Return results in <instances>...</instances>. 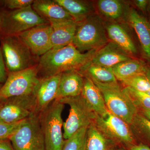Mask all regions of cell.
<instances>
[{
	"mask_svg": "<svg viewBox=\"0 0 150 150\" xmlns=\"http://www.w3.org/2000/svg\"><path fill=\"white\" fill-rule=\"evenodd\" d=\"M39 80L37 65L8 73L6 80L0 89V101L13 97L32 94Z\"/></svg>",
	"mask_w": 150,
	"mask_h": 150,
	"instance_id": "obj_8",
	"label": "cell"
},
{
	"mask_svg": "<svg viewBox=\"0 0 150 150\" xmlns=\"http://www.w3.org/2000/svg\"><path fill=\"white\" fill-rule=\"evenodd\" d=\"M63 7L77 23L86 19L96 13L93 6L79 0H54Z\"/></svg>",
	"mask_w": 150,
	"mask_h": 150,
	"instance_id": "obj_24",
	"label": "cell"
},
{
	"mask_svg": "<svg viewBox=\"0 0 150 150\" xmlns=\"http://www.w3.org/2000/svg\"><path fill=\"white\" fill-rule=\"evenodd\" d=\"M64 104L56 99L39 114L41 130L45 141V150H62L64 140L62 129V113Z\"/></svg>",
	"mask_w": 150,
	"mask_h": 150,
	"instance_id": "obj_4",
	"label": "cell"
},
{
	"mask_svg": "<svg viewBox=\"0 0 150 150\" xmlns=\"http://www.w3.org/2000/svg\"><path fill=\"white\" fill-rule=\"evenodd\" d=\"M34 0H4L1 1V8L8 10L21 9L32 6Z\"/></svg>",
	"mask_w": 150,
	"mask_h": 150,
	"instance_id": "obj_30",
	"label": "cell"
},
{
	"mask_svg": "<svg viewBox=\"0 0 150 150\" xmlns=\"http://www.w3.org/2000/svg\"><path fill=\"white\" fill-rule=\"evenodd\" d=\"M1 101H0V106H1Z\"/></svg>",
	"mask_w": 150,
	"mask_h": 150,
	"instance_id": "obj_43",
	"label": "cell"
},
{
	"mask_svg": "<svg viewBox=\"0 0 150 150\" xmlns=\"http://www.w3.org/2000/svg\"><path fill=\"white\" fill-rule=\"evenodd\" d=\"M50 23L39 25L18 35L34 56H43L52 48Z\"/></svg>",
	"mask_w": 150,
	"mask_h": 150,
	"instance_id": "obj_14",
	"label": "cell"
},
{
	"mask_svg": "<svg viewBox=\"0 0 150 150\" xmlns=\"http://www.w3.org/2000/svg\"><path fill=\"white\" fill-rule=\"evenodd\" d=\"M146 75L150 79V65H149L147 69L146 72Z\"/></svg>",
	"mask_w": 150,
	"mask_h": 150,
	"instance_id": "obj_39",
	"label": "cell"
},
{
	"mask_svg": "<svg viewBox=\"0 0 150 150\" xmlns=\"http://www.w3.org/2000/svg\"><path fill=\"white\" fill-rule=\"evenodd\" d=\"M0 7H1V1H0Z\"/></svg>",
	"mask_w": 150,
	"mask_h": 150,
	"instance_id": "obj_44",
	"label": "cell"
},
{
	"mask_svg": "<svg viewBox=\"0 0 150 150\" xmlns=\"http://www.w3.org/2000/svg\"><path fill=\"white\" fill-rule=\"evenodd\" d=\"M51 25L52 48H63L72 43L77 23L74 19L48 21Z\"/></svg>",
	"mask_w": 150,
	"mask_h": 150,
	"instance_id": "obj_16",
	"label": "cell"
},
{
	"mask_svg": "<svg viewBox=\"0 0 150 150\" xmlns=\"http://www.w3.org/2000/svg\"><path fill=\"white\" fill-rule=\"evenodd\" d=\"M101 91L108 110L131 125L138 113V108L118 82L102 84L94 83Z\"/></svg>",
	"mask_w": 150,
	"mask_h": 150,
	"instance_id": "obj_5",
	"label": "cell"
},
{
	"mask_svg": "<svg viewBox=\"0 0 150 150\" xmlns=\"http://www.w3.org/2000/svg\"><path fill=\"white\" fill-rule=\"evenodd\" d=\"M105 136L116 144L130 146L135 143V137L129 125L108 110L104 117L96 115L93 122Z\"/></svg>",
	"mask_w": 150,
	"mask_h": 150,
	"instance_id": "obj_11",
	"label": "cell"
},
{
	"mask_svg": "<svg viewBox=\"0 0 150 150\" xmlns=\"http://www.w3.org/2000/svg\"><path fill=\"white\" fill-rule=\"evenodd\" d=\"M8 76L5 64L3 58L1 49L0 47V84H4Z\"/></svg>",
	"mask_w": 150,
	"mask_h": 150,
	"instance_id": "obj_33",
	"label": "cell"
},
{
	"mask_svg": "<svg viewBox=\"0 0 150 150\" xmlns=\"http://www.w3.org/2000/svg\"><path fill=\"white\" fill-rule=\"evenodd\" d=\"M87 127H84L67 139L64 140L62 150H86Z\"/></svg>",
	"mask_w": 150,
	"mask_h": 150,
	"instance_id": "obj_27",
	"label": "cell"
},
{
	"mask_svg": "<svg viewBox=\"0 0 150 150\" xmlns=\"http://www.w3.org/2000/svg\"><path fill=\"white\" fill-rule=\"evenodd\" d=\"M109 41L104 21L98 14L77 23L72 44L81 53L98 51Z\"/></svg>",
	"mask_w": 150,
	"mask_h": 150,
	"instance_id": "obj_2",
	"label": "cell"
},
{
	"mask_svg": "<svg viewBox=\"0 0 150 150\" xmlns=\"http://www.w3.org/2000/svg\"><path fill=\"white\" fill-rule=\"evenodd\" d=\"M149 0H135L132 2V6L137 11L142 12V15L146 16Z\"/></svg>",
	"mask_w": 150,
	"mask_h": 150,
	"instance_id": "obj_32",
	"label": "cell"
},
{
	"mask_svg": "<svg viewBox=\"0 0 150 150\" xmlns=\"http://www.w3.org/2000/svg\"><path fill=\"white\" fill-rule=\"evenodd\" d=\"M125 22L135 32L142 58L150 65V23L147 18L129 5Z\"/></svg>",
	"mask_w": 150,
	"mask_h": 150,
	"instance_id": "obj_12",
	"label": "cell"
},
{
	"mask_svg": "<svg viewBox=\"0 0 150 150\" xmlns=\"http://www.w3.org/2000/svg\"><path fill=\"white\" fill-rule=\"evenodd\" d=\"M0 150H15L9 139L0 140Z\"/></svg>",
	"mask_w": 150,
	"mask_h": 150,
	"instance_id": "obj_34",
	"label": "cell"
},
{
	"mask_svg": "<svg viewBox=\"0 0 150 150\" xmlns=\"http://www.w3.org/2000/svg\"><path fill=\"white\" fill-rule=\"evenodd\" d=\"M61 74L40 79L33 92L38 114L56 100Z\"/></svg>",
	"mask_w": 150,
	"mask_h": 150,
	"instance_id": "obj_15",
	"label": "cell"
},
{
	"mask_svg": "<svg viewBox=\"0 0 150 150\" xmlns=\"http://www.w3.org/2000/svg\"><path fill=\"white\" fill-rule=\"evenodd\" d=\"M149 64L142 59L132 58L112 68L117 81L122 82L140 74H146Z\"/></svg>",
	"mask_w": 150,
	"mask_h": 150,
	"instance_id": "obj_22",
	"label": "cell"
},
{
	"mask_svg": "<svg viewBox=\"0 0 150 150\" xmlns=\"http://www.w3.org/2000/svg\"><path fill=\"white\" fill-rule=\"evenodd\" d=\"M145 93H146L149 96H150V90L149 91L146 92Z\"/></svg>",
	"mask_w": 150,
	"mask_h": 150,
	"instance_id": "obj_41",
	"label": "cell"
},
{
	"mask_svg": "<svg viewBox=\"0 0 150 150\" xmlns=\"http://www.w3.org/2000/svg\"><path fill=\"white\" fill-rule=\"evenodd\" d=\"M133 134L143 138L150 144V121L142 113H137L130 125Z\"/></svg>",
	"mask_w": 150,
	"mask_h": 150,
	"instance_id": "obj_26",
	"label": "cell"
},
{
	"mask_svg": "<svg viewBox=\"0 0 150 150\" xmlns=\"http://www.w3.org/2000/svg\"><path fill=\"white\" fill-rule=\"evenodd\" d=\"M124 89L138 109H141V110H150L149 96L145 93L128 87H125Z\"/></svg>",
	"mask_w": 150,
	"mask_h": 150,
	"instance_id": "obj_28",
	"label": "cell"
},
{
	"mask_svg": "<svg viewBox=\"0 0 150 150\" xmlns=\"http://www.w3.org/2000/svg\"><path fill=\"white\" fill-rule=\"evenodd\" d=\"M132 58H134L129 56L115 43L109 41L96 52L90 62L98 66L112 68L119 63Z\"/></svg>",
	"mask_w": 150,
	"mask_h": 150,
	"instance_id": "obj_17",
	"label": "cell"
},
{
	"mask_svg": "<svg viewBox=\"0 0 150 150\" xmlns=\"http://www.w3.org/2000/svg\"><path fill=\"white\" fill-rule=\"evenodd\" d=\"M129 5L118 0H99L97 2L96 7L98 15L104 21L125 22Z\"/></svg>",
	"mask_w": 150,
	"mask_h": 150,
	"instance_id": "obj_19",
	"label": "cell"
},
{
	"mask_svg": "<svg viewBox=\"0 0 150 150\" xmlns=\"http://www.w3.org/2000/svg\"><path fill=\"white\" fill-rule=\"evenodd\" d=\"M141 113L150 121V110H141Z\"/></svg>",
	"mask_w": 150,
	"mask_h": 150,
	"instance_id": "obj_37",
	"label": "cell"
},
{
	"mask_svg": "<svg viewBox=\"0 0 150 150\" xmlns=\"http://www.w3.org/2000/svg\"><path fill=\"white\" fill-rule=\"evenodd\" d=\"M0 47L8 73L26 69L37 65L39 58L34 56L18 35L0 37Z\"/></svg>",
	"mask_w": 150,
	"mask_h": 150,
	"instance_id": "obj_3",
	"label": "cell"
},
{
	"mask_svg": "<svg viewBox=\"0 0 150 150\" xmlns=\"http://www.w3.org/2000/svg\"><path fill=\"white\" fill-rule=\"evenodd\" d=\"M3 84H0V89L1 88Z\"/></svg>",
	"mask_w": 150,
	"mask_h": 150,
	"instance_id": "obj_42",
	"label": "cell"
},
{
	"mask_svg": "<svg viewBox=\"0 0 150 150\" xmlns=\"http://www.w3.org/2000/svg\"><path fill=\"white\" fill-rule=\"evenodd\" d=\"M96 51L81 53L72 43L62 48H52L38 59V77L43 79L66 71H79L91 60Z\"/></svg>",
	"mask_w": 150,
	"mask_h": 150,
	"instance_id": "obj_1",
	"label": "cell"
},
{
	"mask_svg": "<svg viewBox=\"0 0 150 150\" xmlns=\"http://www.w3.org/2000/svg\"><path fill=\"white\" fill-rule=\"evenodd\" d=\"M1 102L0 106L1 123H19L37 113L33 93L25 96L13 97L2 100Z\"/></svg>",
	"mask_w": 150,
	"mask_h": 150,
	"instance_id": "obj_10",
	"label": "cell"
},
{
	"mask_svg": "<svg viewBox=\"0 0 150 150\" xmlns=\"http://www.w3.org/2000/svg\"><path fill=\"white\" fill-rule=\"evenodd\" d=\"M39 114L22 121L9 138L15 150H45V141Z\"/></svg>",
	"mask_w": 150,
	"mask_h": 150,
	"instance_id": "obj_6",
	"label": "cell"
},
{
	"mask_svg": "<svg viewBox=\"0 0 150 150\" xmlns=\"http://www.w3.org/2000/svg\"><path fill=\"white\" fill-rule=\"evenodd\" d=\"M115 144L105 136L93 122L87 127L86 150H112Z\"/></svg>",
	"mask_w": 150,
	"mask_h": 150,
	"instance_id": "obj_25",
	"label": "cell"
},
{
	"mask_svg": "<svg viewBox=\"0 0 150 150\" xmlns=\"http://www.w3.org/2000/svg\"><path fill=\"white\" fill-rule=\"evenodd\" d=\"M21 122L14 124H7L0 122V140L9 139Z\"/></svg>",
	"mask_w": 150,
	"mask_h": 150,
	"instance_id": "obj_31",
	"label": "cell"
},
{
	"mask_svg": "<svg viewBox=\"0 0 150 150\" xmlns=\"http://www.w3.org/2000/svg\"><path fill=\"white\" fill-rule=\"evenodd\" d=\"M78 71L83 77L88 78L94 83L107 84L118 82L112 68L94 64L90 61Z\"/></svg>",
	"mask_w": 150,
	"mask_h": 150,
	"instance_id": "obj_23",
	"label": "cell"
},
{
	"mask_svg": "<svg viewBox=\"0 0 150 150\" xmlns=\"http://www.w3.org/2000/svg\"><path fill=\"white\" fill-rule=\"evenodd\" d=\"M105 28L109 41L115 43L134 58L142 59L138 48L126 22L104 21Z\"/></svg>",
	"mask_w": 150,
	"mask_h": 150,
	"instance_id": "obj_13",
	"label": "cell"
},
{
	"mask_svg": "<svg viewBox=\"0 0 150 150\" xmlns=\"http://www.w3.org/2000/svg\"><path fill=\"white\" fill-rule=\"evenodd\" d=\"M129 150H150V148L143 144H134L128 147Z\"/></svg>",
	"mask_w": 150,
	"mask_h": 150,
	"instance_id": "obj_35",
	"label": "cell"
},
{
	"mask_svg": "<svg viewBox=\"0 0 150 150\" xmlns=\"http://www.w3.org/2000/svg\"><path fill=\"white\" fill-rule=\"evenodd\" d=\"M112 150H129V149H126L125 148L121 147L118 148H113Z\"/></svg>",
	"mask_w": 150,
	"mask_h": 150,
	"instance_id": "obj_40",
	"label": "cell"
},
{
	"mask_svg": "<svg viewBox=\"0 0 150 150\" xmlns=\"http://www.w3.org/2000/svg\"><path fill=\"white\" fill-rule=\"evenodd\" d=\"M83 83V76L77 70H70L62 73L56 99L81 95Z\"/></svg>",
	"mask_w": 150,
	"mask_h": 150,
	"instance_id": "obj_18",
	"label": "cell"
},
{
	"mask_svg": "<svg viewBox=\"0 0 150 150\" xmlns=\"http://www.w3.org/2000/svg\"><path fill=\"white\" fill-rule=\"evenodd\" d=\"M1 8L3 15L2 36L18 35L37 25L49 23L35 12L32 6L16 10Z\"/></svg>",
	"mask_w": 150,
	"mask_h": 150,
	"instance_id": "obj_9",
	"label": "cell"
},
{
	"mask_svg": "<svg viewBox=\"0 0 150 150\" xmlns=\"http://www.w3.org/2000/svg\"><path fill=\"white\" fill-rule=\"evenodd\" d=\"M3 15L1 9L0 8V37L2 35Z\"/></svg>",
	"mask_w": 150,
	"mask_h": 150,
	"instance_id": "obj_36",
	"label": "cell"
},
{
	"mask_svg": "<svg viewBox=\"0 0 150 150\" xmlns=\"http://www.w3.org/2000/svg\"><path fill=\"white\" fill-rule=\"evenodd\" d=\"M83 77V87L81 95L96 114L104 117L108 110L101 91L91 80Z\"/></svg>",
	"mask_w": 150,
	"mask_h": 150,
	"instance_id": "obj_20",
	"label": "cell"
},
{
	"mask_svg": "<svg viewBox=\"0 0 150 150\" xmlns=\"http://www.w3.org/2000/svg\"><path fill=\"white\" fill-rule=\"evenodd\" d=\"M146 18H147L148 21L150 23V0H149V4H148Z\"/></svg>",
	"mask_w": 150,
	"mask_h": 150,
	"instance_id": "obj_38",
	"label": "cell"
},
{
	"mask_svg": "<svg viewBox=\"0 0 150 150\" xmlns=\"http://www.w3.org/2000/svg\"><path fill=\"white\" fill-rule=\"evenodd\" d=\"M59 100L70 107L69 116L63 123V136L65 140L69 138L81 129L88 127L93 122L96 114L81 95Z\"/></svg>",
	"mask_w": 150,
	"mask_h": 150,
	"instance_id": "obj_7",
	"label": "cell"
},
{
	"mask_svg": "<svg viewBox=\"0 0 150 150\" xmlns=\"http://www.w3.org/2000/svg\"><path fill=\"white\" fill-rule=\"evenodd\" d=\"M32 7L39 16L48 21L51 20L74 19L71 16L54 0H34Z\"/></svg>",
	"mask_w": 150,
	"mask_h": 150,
	"instance_id": "obj_21",
	"label": "cell"
},
{
	"mask_svg": "<svg viewBox=\"0 0 150 150\" xmlns=\"http://www.w3.org/2000/svg\"><path fill=\"white\" fill-rule=\"evenodd\" d=\"M125 87L146 93L150 90V79L146 74L137 75L121 82Z\"/></svg>",
	"mask_w": 150,
	"mask_h": 150,
	"instance_id": "obj_29",
	"label": "cell"
}]
</instances>
